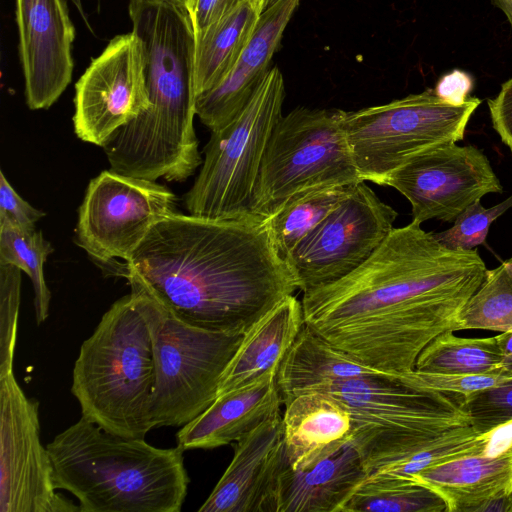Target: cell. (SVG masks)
Wrapping results in <instances>:
<instances>
[{"instance_id":"1","label":"cell","mask_w":512,"mask_h":512,"mask_svg":"<svg viewBox=\"0 0 512 512\" xmlns=\"http://www.w3.org/2000/svg\"><path fill=\"white\" fill-rule=\"evenodd\" d=\"M486 271L476 250L450 249L412 221L347 276L304 292L305 325L368 366L409 372L436 336L457 331Z\"/></svg>"},{"instance_id":"2","label":"cell","mask_w":512,"mask_h":512,"mask_svg":"<svg viewBox=\"0 0 512 512\" xmlns=\"http://www.w3.org/2000/svg\"><path fill=\"white\" fill-rule=\"evenodd\" d=\"M181 321L245 334L298 290L267 220L210 219L178 211L158 221L128 261L102 267Z\"/></svg>"},{"instance_id":"3","label":"cell","mask_w":512,"mask_h":512,"mask_svg":"<svg viewBox=\"0 0 512 512\" xmlns=\"http://www.w3.org/2000/svg\"><path fill=\"white\" fill-rule=\"evenodd\" d=\"M128 11L144 47L149 107L102 148L118 173L183 182L203 162L194 129L193 23L187 7L174 0H130Z\"/></svg>"},{"instance_id":"4","label":"cell","mask_w":512,"mask_h":512,"mask_svg":"<svg viewBox=\"0 0 512 512\" xmlns=\"http://www.w3.org/2000/svg\"><path fill=\"white\" fill-rule=\"evenodd\" d=\"M57 489L82 512H179L189 476L184 450L123 437L81 416L46 446Z\"/></svg>"},{"instance_id":"5","label":"cell","mask_w":512,"mask_h":512,"mask_svg":"<svg viewBox=\"0 0 512 512\" xmlns=\"http://www.w3.org/2000/svg\"><path fill=\"white\" fill-rule=\"evenodd\" d=\"M155 385L151 335L136 296L115 301L81 345L71 392L82 416L102 429L144 439Z\"/></svg>"},{"instance_id":"6","label":"cell","mask_w":512,"mask_h":512,"mask_svg":"<svg viewBox=\"0 0 512 512\" xmlns=\"http://www.w3.org/2000/svg\"><path fill=\"white\" fill-rule=\"evenodd\" d=\"M307 391L328 393L349 409L352 444L369 474L405 462L471 426L463 395L399 379H346Z\"/></svg>"},{"instance_id":"7","label":"cell","mask_w":512,"mask_h":512,"mask_svg":"<svg viewBox=\"0 0 512 512\" xmlns=\"http://www.w3.org/2000/svg\"><path fill=\"white\" fill-rule=\"evenodd\" d=\"M131 292L137 298L153 346L151 424L153 429L182 427L215 401L221 376L244 334L192 326L144 293Z\"/></svg>"},{"instance_id":"8","label":"cell","mask_w":512,"mask_h":512,"mask_svg":"<svg viewBox=\"0 0 512 512\" xmlns=\"http://www.w3.org/2000/svg\"><path fill=\"white\" fill-rule=\"evenodd\" d=\"M284 98V78L274 66L237 117L211 132L200 171L184 195L189 214L210 219L252 215L254 185Z\"/></svg>"},{"instance_id":"9","label":"cell","mask_w":512,"mask_h":512,"mask_svg":"<svg viewBox=\"0 0 512 512\" xmlns=\"http://www.w3.org/2000/svg\"><path fill=\"white\" fill-rule=\"evenodd\" d=\"M343 111L298 107L282 115L261 161L252 215L267 219L298 194L362 181L343 128Z\"/></svg>"},{"instance_id":"10","label":"cell","mask_w":512,"mask_h":512,"mask_svg":"<svg viewBox=\"0 0 512 512\" xmlns=\"http://www.w3.org/2000/svg\"><path fill=\"white\" fill-rule=\"evenodd\" d=\"M480 103L469 97L453 105L427 89L387 104L343 111L342 124L360 179L383 185L413 156L462 140Z\"/></svg>"},{"instance_id":"11","label":"cell","mask_w":512,"mask_h":512,"mask_svg":"<svg viewBox=\"0 0 512 512\" xmlns=\"http://www.w3.org/2000/svg\"><path fill=\"white\" fill-rule=\"evenodd\" d=\"M177 196L156 181L112 169L91 179L78 210L75 240L102 268L128 261L150 229L177 212Z\"/></svg>"},{"instance_id":"12","label":"cell","mask_w":512,"mask_h":512,"mask_svg":"<svg viewBox=\"0 0 512 512\" xmlns=\"http://www.w3.org/2000/svg\"><path fill=\"white\" fill-rule=\"evenodd\" d=\"M397 216L365 181L356 183L285 258L298 290L326 286L353 272L389 235Z\"/></svg>"},{"instance_id":"13","label":"cell","mask_w":512,"mask_h":512,"mask_svg":"<svg viewBox=\"0 0 512 512\" xmlns=\"http://www.w3.org/2000/svg\"><path fill=\"white\" fill-rule=\"evenodd\" d=\"M80 511L57 492L53 465L41 443L39 402L14 372L0 377V512Z\"/></svg>"},{"instance_id":"14","label":"cell","mask_w":512,"mask_h":512,"mask_svg":"<svg viewBox=\"0 0 512 512\" xmlns=\"http://www.w3.org/2000/svg\"><path fill=\"white\" fill-rule=\"evenodd\" d=\"M74 106L75 134L101 147L149 107L144 47L133 31L115 36L91 62L75 84Z\"/></svg>"},{"instance_id":"15","label":"cell","mask_w":512,"mask_h":512,"mask_svg":"<svg viewBox=\"0 0 512 512\" xmlns=\"http://www.w3.org/2000/svg\"><path fill=\"white\" fill-rule=\"evenodd\" d=\"M411 204L419 224L439 219L454 222L469 205L502 185L488 158L475 146L446 143L427 149L393 171L384 181Z\"/></svg>"},{"instance_id":"16","label":"cell","mask_w":512,"mask_h":512,"mask_svg":"<svg viewBox=\"0 0 512 512\" xmlns=\"http://www.w3.org/2000/svg\"><path fill=\"white\" fill-rule=\"evenodd\" d=\"M68 0H15L24 93L31 110L48 109L72 80L75 28Z\"/></svg>"},{"instance_id":"17","label":"cell","mask_w":512,"mask_h":512,"mask_svg":"<svg viewBox=\"0 0 512 512\" xmlns=\"http://www.w3.org/2000/svg\"><path fill=\"white\" fill-rule=\"evenodd\" d=\"M283 421L274 413L234 445L233 458L199 512H275L286 463Z\"/></svg>"},{"instance_id":"18","label":"cell","mask_w":512,"mask_h":512,"mask_svg":"<svg viewBox=\"0 0 512 512\" xmlns=\"http://www.w3.org/2000/svg\"><path fill=\"white\" fill-rule=\"evenodd\" d=\"M300 0H280L264 10L233 67L212 89L196 99V116L209 130L228 125L244 109L269 71L284 31Z\"/></svg>"},{"instance_id":"19","label":"cell","mask_w":512,"mask_h":512,"mask_svg":"<svg viewBox=\"0 0 512 512\" xmlns=\"http://www.w3.org/2000/svg\"><path fill=\"white\" fill-rule=\"evenodd\" d=\"M411 479L437 493L447 512H507L512 496V443L498 453L471 455L424 469Z\"/></svg>"},{"instance_id":"20","label":"cell","mask_w":512,"mask_h":512,"mask_svg":"<svg viewBox=\"0 0 512 512\" xmlns=\"http://www.w3.org/2000/svg\"><path fill=\"white\" fill-rule=\"evenodd\" d=\"M278 371L224 393L198 417L182 426L176 437L184 451L214 449L236 443L282 405L277 385Z\"/></svg>"},{"instance_id":"21","label":"cell","mask_w":512,"mask_h":512,"mask_svg":"<svg viewBox=\"0 0 512 512\" xmlns=\"http://www.w3.org/2000/svg\"><path fill=\"white\" fill-rule=\"evenodd\" d=\"M284 406L285 456L292 469H310L352 443L350 411L332 395L306 391L294 396Z\"/></svg>"},{"instance_id":"22","label":"cell","mask_w":512,"mask_h":512,"mask_svg":"<svg viewBox=\"0 0 512 512\" xmlns=\"http://www.w3.org/2000/svg\"><path fill=\"white\" fill-rule=\"evenodd\" d=\"M368 476L352 443L307 470L286 462L276 485L275 512H344Z\"/></svg>"},{"instance_id":"23","label":"cell","mask_w":512,"mask_h":512,"mask_svg":"<svg viewBox=\"0 0 512 512\" xmlns=\"http://www.w3.org/2000/svg\"><path fill=\"white\" fill-rule=\"evenodd\" d=\"M304 326L302 303L289 295L245 332L221 376L217 397L278 371Z\"/></svg>"},{"instance_id":"24","label":"cell","mask_w":512,"mask_h":512,"mask_svg":"<svg viewBox=\"0 0 512 512\" xmlns=\"http://www.w3.org/2000/svg\"><path fill=\"white\" fill-rule=\"evenodd\" d=\"M354 378H391L410 385V371L394 373L368 366L335 348L305 325L279 367L277 385L284 405L314 386Z\"/></svg>"},{"instance_id":"25","label":"cell","mask_w":512,"mask_h":512,"mask_svg":"<svg viewBox=\"0 0 512 512\" xmlns=\"http://www.w3.org/2000/svg\"><path fill=\"white\" fill-rule=\"evenodd\" d=\"M261 13L258 3L245 0L195 37L197 96L215 87L227 75L254 32Z\"/></svg>"},{"instance_id":"26","label":"cell","mask_w":512,"mask_h":512,"mask_svg":"<svg viewBox=\"0 0 512 512\" xmlns=\"http://www.w3.org/2000/svg\"><path fill=\"white\" fill-rule=\"evenodd\" d=\"M447 330L419 354L415 369L442 374L500 375L502 351L496 336L462 338Z\"/></svg>"},{"instance_id":"27","label":"cell","mask_w":512,"mask_h":512,"mask_svg":"<svg viewBox=\"0 0 512 512\" xmlns=\"http://www.w3.org/2000/svg\"><path fill=\"white\" fill-rule=\"evenodd\" d=\"M355 185L328 186L298 194L267 218L278 254L285 260L296 245L348 197Z\"/></svg>"},{"instance_id":"28","label":"cell","mask_w":512,"mask_h":512,"mask_svg":"<svg viewBox=\"0 0 512 512\" xmlns=\"http://www.w3.org/2000/svg\"><path fill=\"white\" fill-rule=\"evenodd\" d=\"M344 512H447V507L427 486L375 471L353 493Z\"/></svg>"},{"instance_id":"29","label":"cell","mask_w":512,"mask_h":512,"mask_svg":"<svg viewBox=\"0 0 512 512\" xmlns=\"http://www.w3.org/2000/svg\"><path fill=\"white\" fill-rule=\"evenodd\" d=\"M464 329L512 332V258L487 269L458 316L457 330Z\"/></svg>"},{"instance_id":"30","label":"cell","mask_w":512,"mask_h":512,"mask_svg":"<svg viewBox=\"0 0 512 512\" xmlns=\"http://www.w3.org/2000/svg\"><path fill=\"white\" fill-rule=\"evenodd\" d=\"M53 248L41 231H21L0 223V264H11L24 271L34 290L36 322L43 323L49 315L51 292L44 278V263Z\"/></svg>"},{"instance_id":"31","label":"cell","mask_w":512,"mask_h":512,"mask_svg":"<svg viewBox=\"0 0 512 512\" xmlns=\"http://www.w3.org/2000/svg\"><path fill=\"white\" fill-rule=\"evenodd\" d=\"M511 207L512 195L490 208H484L480 200H477L456 217L451 228L436 233L435 236L450 249L472 250L485 244L493 221Z\"/></svg>"},{"instance_id":"32","label":"cell","mask_w":512,"mask_h":512,"mask_svg":"<svg viewBox=\"0 0 512 512\" xmlns=\"http://www.w3.org/2000/svg\"><path fill=\"white\" fill-rule=\"evenodd\" d=\"M21 272L0 264V377L13 372L21 296Z\"/></svg>"},{"instance_id":"33","label":"cell","mask_w":512,"mask_h":512,"mask_svg":"<svg viewBox=\"0 0 512 512\" xmlns=\"http://www.w3.org/2000/svg\"><path fill=\"white\" fill-rule=\"evenodd\" d=\"M464 407L479 434L512 422V380L464 396Z\"/></svg>"},{"instance_id":"34","label":"cell","mask_w":512,"mask_h":512,"mask_svg":"<svg viewBox=\"0 0 512 512\" xmlns=\"http://www.w3.org/2000/svg\"><path fill=\"white\" fill-rule=\"evenodd\" d=\"M509 380L512 378L494 374H442L416 369L411 372V384L414 387L457 393L463 396Z\"/></svg>"},{"instance_id":"35","label":"cell","mask_w":512,"mask_h":512,"mask_svg":"<svg viewBox=\"0 0 512 512\" xmlns=\"http://www.w3.org/2000/svg\"><path fill=\"white\" fill-rule=\"evenodd\" d=\"M45 213L34 208L24 200L11 186L3 171H0V223H7L15 228L31 232L35 224Z\"/></svg>"},{"instance_id":"36","label":"cell","mask_w":512,"mask_h":512,"mask_svg":"<svg viewBox=\"0 0 512 512\" xmlns=\"http://www.w3.org/2000/svg\"><path fill=\"white\" fill-rule=\"evenodd\" d=\"M487 103L492 126L512 153V78L503 83L498 95Z\"/></svg>"},{"instance_id":"37","label":"cell","mask_w":512,"mask_h":512,"mask_svg":"<svg viewBox=\"0 0 512 512\" xmlns=\"http://www.w3.org/2000/svg\"><path fill=\"white\" fill-rule=\"evenodd\" d=\"M245 0H191L187 5L195 37L224 17Z\"/></svg>"},{"instance_id":"38","label":"cell","mask_w":512,"mask_h":512,"mask_svg":"<svg viewBox=\"0 0 512 512\" xmlns=\"http://www.w3.org/2000/svg\"><path fill=\"white\" fill-rule=\"evenodd\" d=\"M472 87V79L468 74L454 70L438 81L434 91L444 101L453 105H461L470 97L468 95Z\"/></svg>"},{"instance_id":"39","label":"cell","mask_w":512,"mask_h":512,"mask_svg":"<svg viewBox=\"0 0 512 512\" xmlns=\"http://www.w3.org/2000/svg\"><path fill=\"white\" fill-rule=\"evenodd\" d=\"M496 337L502 351L500 375L512 378V332H502Z\"/></svg>"},{"instance_id":"40","label":"cell","mask_w":512,"mask_h":512,"mask_svg":"<svg viewBox=\"0 0 512 512\" xmlns=\"http://www.w3.org/2000/svg\"><path fill=\"white\" fill-rule=\"evenodd\" d=\"M492 3L505 14L512 27V0H492Z\"/></svg>"},{"instance_id":"41","label":"cell","mask_w":512,"mask_h":512,"mask_svg":"<svg viewBox=\"0 0 512 512\" xmlns=\"http://www.w3.org/2000/svg\"><path fill=\"white\" fill-rule=\"evenodd\" d=\"M68 1H70L73 4V6L76 8V10L80 14V16L83 18L84 22L87 24L88 20H87L85 11H84L82 0H68Z\"/></svg>"},{"instance_id":"42","label":"cell","mask_w":512,"mask_h":512,"mask_svg":"<svg viewBox=\"0 0 512 512\" xmlns=\"http://www.w3.org/2000/svg\"><path fill=\"white\" fill-rule=\"evenodd\" d=\"M280 0H261L262 3V11L266 10L267 8L271 7L272 5L276 4Z\"/></svg>"},{"instance_id":"43","label":"cell","mask_w":512,"mask_h":512,"mask_svg":"<svg viewBox=\"0 0 512 512\" xmlns=\"http://www.w3.org/2000/svg\"><path fill=\"white\" fill-rule=\"evenodd\" d=\"M174 1L184 4L186 6L191 0H174Z\"/></svg>"},{"instance_id":"44","label":"cell","mask_w":512,"mask_h":512,"mask_svg":"<svg viewBox=\"0 0 512 512\" xmlns=\"http://www.w3.org/2000/svg\"><path fill=\"white\" fill-rule=\"evenodd\" d=\"M507 512H512V496L510 497V500H509V505H508V511Z\"/></svg>"},{"instance_id":"45","label":"cell","mask_w":512,"mask_h":512,"mask_svg":"<svg viewBox=\"0 0 512 512\" xmlns=\"http://www.w3.org/2000/svg\"><path fill=\"white\" fill-rule=\"evenodd\" d=\"M255 1L256 3H258L260 6H261V9H262V3H261V0H253ZM263 12V11H262Z\"/></svg>"}]
</instances>
